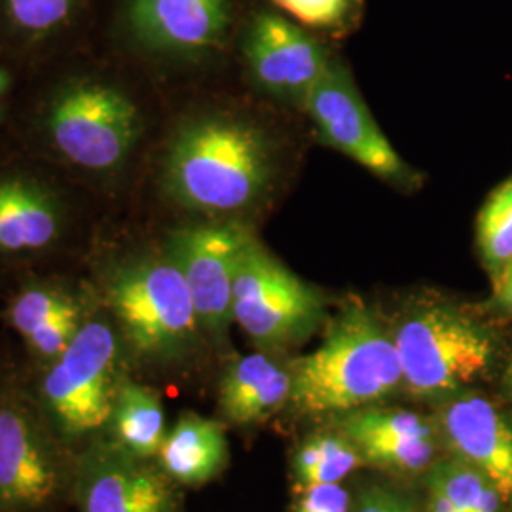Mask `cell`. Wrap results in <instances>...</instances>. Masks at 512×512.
Returning <instances> with one entry per match:
<instances>
[{"label": "cell", "instance_id": "cell-20", "mask_svg": "<svg viewBox=\"0 0 512 512\" xmlns=\"http://www.w3.org/2000/svg\"><path fill=\"white\" fill-rule=\"evenodd\" d=\"M167 435L162 399L148 385L126 380L116 397L107 439L139 459H156Z\"/></svg>", "mask_w": 512, "mask_h": 512}, {"label": "cell", "instance_id": "cell-16", "mask_svg": "<svg viewBox=\"0 0 512 512\" xmlns=\"http://www.w3.org/2000/svg\"><path fill=\"white\" fill-rule=\"evenodd\" d=\"M92 311L84 298L57 281L21 287L6 308V321L18 332L38 368L52 365L73 344Z\"/></svg>", "mask_w": 512, "mask_h": 512}, {"label": "cell", "instance_id": "cell-6", "mask_svg": "<svg viewBox=\"0 0 512 512\" xmlns=\"http://www.w3.org/2000/svg\"><path fill=\"white\" fill-rule=\"evenodd\" d=\"M46 114L55 154L74 169L101 177L128 162L143 129L131 97L101 80L67 84L55 93Z\"/></svg>", "mask_w": 512, "mask_h": 512}, {"label": "cell", "instance_id": "cell-10", "mask_svg": "<svg viewBox=\"0 0 512 512\" xmlns=\"http://www.w3.org/2000/svg\"><path fill=\"white\" fill-rule=\"evenodd\" d=\"M251 232L238 222L181 228L167 241V253L179 266L192 294L203 334L222 346L232 317V289L239 255Z\"/></svg>", "mask_w": 512, "mask_h": 512}, {"label": "cell", "instance_id": "cell-7", "mask_svg": "<svg viewBox=\"0 0 512 512\" xmlns=\"http://www.w3.org/2000/svg\"><path fill=\"white\" fill-rule=\"evenodd\" d=\"M232 317L260 351H277L310 338L325 319V298L251 236L239 255Z\"/></svg>", "mask_w": 512, "mask_h": 512}, {"label": "cell", "instance_id": "cell-9", "mask_svg": "<svg viewBox=\"0 0 512 512\" xmlns=\"http://www.w3.org/2000/svg\"><path fill=\"white\" fill-rule=\"evenodd\" d=\"M302 107L321 139L387 183L410 186L414 171L391 147L357 90L348 67L336 59L306 93Z\"/></svg>", "mask_w": 512, "mask_h": 512}, {"label": "cell", "instance_id": "cell-5", "mask_svg": "<svg viewBox=\"0 0 512 512\" xmlns=\"http://www.w3.org/2000/svg\"><path fill=\"white\" fill-rule=\"evenodd\" d=\"M403 389L420 399H450L488 378L499 361V338L478 315L446 300L404 313L393 330Z\"/></svg>", "mask_w": 512, "mask_h": 512}, {"label": "cell", "instance_id": "cell-28", "mask_svg": "<svg viewBox=\"0 0 512 512\" xmlns=\"http://www.w3.org/2000/svg\"><path fill=\"white\" fill-rule=\"evenodd\" d=\"M494 296L492 306L495 310L512 315V260L503 268V272L492 279Z\"/></svg>", "mask_w": 512, "mask_h": 512}, {"label": "cell", "instance_id": "cell-14", "mask_svg": "<svg viewBox=\"0 0 512 512\" xmlns=\"http://www.w3.org/2000/svg\"><path fill=\"white\" fill-rule=\"evenodd\" d=\"M440 437L459 458L486 476L512 511V418L473 389L446 399L437 418Z\"/></svg>", "mask_w": 512, "mask_h": 512}, {"label": "cell", "instance_id": "cell-18", "mask_svg": "<svg viewBox=\"0 0 512 512\" xmlns=\"http://www.w3.org/2000/svg\"><path fill=\"white\" fill-rule=\"evenodd\" d=\"M63 228L61 207L44 186L0 181V255H35L52 247Z\"/></svg>", "mask_w": 512, "mask_h": 512}, {"label": "cell", "instance_id": "cell-19", "mask_svg": "<svg viewBox=\"0 0 512 512\" xmlns=\"http://www.w3.org/2000/svg\"><path fill=\"white\" fill-rule=\"evenodd\" d=\"M230 446L224 425L200 414L186 412L167 431L156 456L158 467L175 484L198 488L228 467Z\"/></svg>", "mask_w": 512, "mask_h": 512}, {"label": "cell", "instance_id": "cell-4", "mask_svg": "<svg viewBox=\"0 0 512 512\" xmlns=\"http://www.w3.org/2000/svg\"><path fill=\"white\" fill-rule=\"evenodd\" d=\"M126 359L124 342L109 313H92L67 351L40 368L33 399L73 456L107 439L118 391L128 380Z\"/></svg>", "mask_w": 512, "mask_h": 512}, {"label": "cell", "instance_id": "cell-21", "mask_svg": "<svg viewBox=\"0 0 512 512\" xmlns=\"http://www.w3.org/2000/svg\"><path fill=\"white\" fill-rule=\"evenodd\" d=\"M365 461L355 444L338 433H319L300 444L293 459V475L302 490L340 484Z\"/></svg>", "mask_w": 512, "mask_h": 512}, {"label": "cell", "instance_id": "cell-3", "mask_svg": "<svg viewBox=\"0 0 512 512\" xmlns=\"http://www.w3.org/2000/svg\"><path fill=\"white\" fill-rule=\"evenodd\" d=\"M101 296L135 361L179 365L202 346L205 334L192 294L167 249L112 264L103 275Z\"/></svg>", "mask_w": 512, "mask_h": 512}, {"label": "cell", "instance_id": "cell-27", "mask_svg": "<svg viewBox=\"0 0 512 512\" xmlns=\"http://www.w3.org/2000/svg\"><path fill=\"white\" fill-rule=\"evenodd\" d=\"M355 512H420L416 505L406 495L385 488V486H370L359 495Z\"/></svg>", "mask_w": 512, "mask_h": 512}, {"label": "cell", "instance_id": "cell-11", "mask_svg": "<svg viewBox=\"0 0 512 512\" xmlns=\"http://www.w3.org/2000/svg\"><path fill=\"white\" fill-rule=\"evenodd\" d=\"M109 439L74 456L73 495L80 512H181L175 482Z\"/></svg>", "mask_w": 512, "mask_h": 512}, {"label": "cell", "instance_id": "cell-15", "mask_svg": "<svg viewBox=\"0 0 512 512\" xmlns=\"http://www.w3.org/2000/svg\"><path fill=\"white\" fill-rule=\"evenodd\" d=\"M338 431L348 437L368 465L416 475L437 459L439 427L410 410L368 406L340 416Z\"/></svg>", "mask_w": 512, "mask_h": 512}, {"label": "cell", "instance_id": "cell-17", "mask_svg": "<svg viewBox=\"0 0 512 512\" xmlns=\"http://www.w3.org/2000/svg\"><path fill=\"white\" fill-rule=\"evenodd\" d=\"M291 395V366L277 363L268 351H256L226 366L220 378L219 408L232 425L253 427L270 420L291 401Z\"/></svg>", "mask_w": 512, "mask_h": 512}, {"label": "cell", "instance_id": "cell-22", "mask_svg": "<svg viewBox=\"0 0 512 512\" xmlns=\"http://www.w3.org/2000/svg\"><path fill=\"white\" fill-rule=\"evenodd\" d=\"M427 486L437 488L456 512H503L505 501L494 484L454 456L437 459L427 473Z\"/></svg>", "mask_w": 512, "mask_h": 512}, {"label": "cell", "instance_id": "cell-2", "mask_svg": "<svg viewBox=\"0 0 512 512\" xmlns=\"http://www.w3.org/2000/svg\"><path fill=\"white\" fill-rule=\"evenodd\" d=\"M291 403L306 416H344L382 403L403 387L393 334L361 302H349L321 346L291 366Z\"/></svg>", "mask_w": 512, "mask_h": 512}, {"label": "cell", "instance_id": "cell-13", "mask_svg": "<svg viewBox=\"0 0 512 512\" xmlns=\"http://www.w3.org/2000/svg\"><path fill=\"white\" fill-rule=\"evenodd\" d=\"M236 0H129L133 38L154 54L200 59L226 44Z\"/></svg>", "mask_w": 512, "mask_h": 512}, {"label": "cell", "instance_id": "cell-24", "mask_svg": "<svg viewBox=\"0 0 512 512\" xmlns=\"http://www.w3.org/2000/svg\"><path fill=\"white\" fill-rule=\"evenodd\" d=\"M283 16L311 33L342 37L363 18L365 0H268Z\"/></svg>", "mask_w": 512, "mask_h": 512}, {"label": "cell", "instance_id": "cell-26", "mask_svg": "<svg viewBox=\"0 0 512 512\" xmlns=\"http://www.w3.org/2000/svg\"><path fill=\"white\" fill-rule=\"evenodd\" d=\"M351 497L342 484H323L302 490L294 512H349Z\"/></svg>", "mask_w": 512, "mask_h": 512}, {"label": "cell", "instance_id": "cell-1", "mask_svg": "<svg viewBox=\"0 0 512 512\" xmlns=\"http://www.w3.org/2000/svg\"><path fill=\"white\" fill-rule=\"evenodd\" d=\"M274 148L249 120L209 114L186 122L167 150V194L186 209L238 215L260 202L275 175Z\"/></svg>", "mask_w": 512, "mask_h": 512}, {"label": "cell", "instance_id": "cell-8", "mask_svg": "<svg viewBox=\"0 0 512 512\" xmlns=\"http://www.w3.org/2000/svg\"><path fill=\"white\" fill-rule=\"evenodd\" d=\"M74 456L33 395L0 389V512H38L73 488Z\"/></svg>", "mask_w": 512, "mask_h": 512}, {"label": "cell", "instance_id": "cell-12", "mask_svg": "<svg viewBox=\"0 0 512 512\" xmlns=\"http://www.w3.org/2000/svg\"><path fill=\"white\" fill-rule=\"evenodd\" d=\"M241 52L264 92L302 105L311 86L338 59L315 33L277 10H258L243 31Z\"/></svg>", "mask_w": 512, "mask_h": 512}, {"label": "cell", "instance_id": "cell-29", "mask_svg": "<svg viewBox=\"0 0 512 512\" xmlns=\"http://www.w3.org/2000/svg\"><path fill=\"white\" fill-rule=\"evenodd\" d=\"M505 387L509 389V393L512 395V353L511 359H509V365L505 368Z\"/></svg>", "mask_w": 512, "mask_h": 512}, {"label": "cell", "instance_id": "cell-23", "mask_svg": "<svg viewBox=\"0 0 512 512\" xmlns=\"http://www.w3.org/2000/svg\"><path fill=\"white\" fill-rule=\"evenodd\" d=\"M478 255L492 279L512 260V177L490 192L476 217Z\"/></svg>", "mask_w": 512, "mask_h": 512}, {"label": "cell", "instance_id": "cell-25", "mask_svg": "<svg viewBox=\"0 0 512 512\" xmlns=\"http://www.w3.org/2000/svg\"><path fill=\"white\" fill-rule=\"evenodd\" d=\"M8 21L29 37H46L61 29L78 0H2Z\"/></svg>", "mask_w": 512, "mask_h": 512}]
</instances>
